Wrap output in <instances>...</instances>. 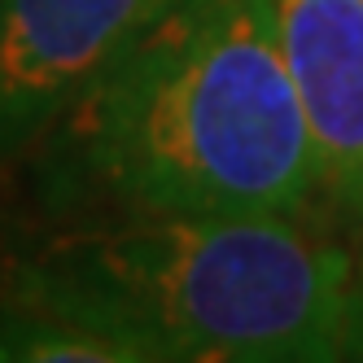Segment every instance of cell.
Instances as JSON below:
<instances>
[{
    "label": "cell",
    "mask_w": 363,
    "mask_h": 363,
    "mask_svg": "<svg viewBox=\"0 0 363 363\" xmlns=\"http://www.w3.org/2000/svg\"><path fill=\"white\" fill-rule=\"evenodd\" d=\"M35 197L79 215H306L315 145L276 0H171L35 145Z\"/></svg>",
    "instance_id": "6da1fadb"
},
{
    "label": "cell",
    "mask_w": 363,
    "mask_h": 363,
    "mask_svg": "<svg viewBox=\"0 0 363 363\" xmlns=\"http://www.w3.org/2000/svg\"><path fill=\"white\" fill-rule=\"evenodd\" d=\"M354 254L306 215H79L22 237L0 294L123 363L346 359Z\"/></svg>",
    "instance_id": "7a4b0ae2"
},
{
    "label": "cell",
    "mask_w": 363,
    "mask_h": 363,
    "mask_svg": "<svg viewBox=\"0 0 363 363\" xmlns=\"http://www.w3.org/2000/svg\"><path fill=\"white\" fill-rule=\"evenodd\" d=\"M171 0H0V167L79 106Z\"/></svg>",
    "instance_id": "3957f363"
},
{
    "label": "cell",
    "mask_w": 363,
    "mask_h": 363,
    "mask_svg": "<svg viewBox=\"0 0 363 363\" xmlns=\"http://www.w3.org/2000/svg\"><path fill=\"white\" fill-rule=\"evenodd\" d=\"M0 363H123L96 333L0 294Z\"/></svg>",
    "instance_id": "5b68a950"
},
{
    "label": "cell",
    "mask_w": 363,
    "mask_h": 363,
    "mask_svg": "<svg viewBox=\"0 0 363 363\" xmlns=\"http://www.w3.org/2000/svg\"><path fill=\"white\" fill-rule=\"evenodd\" d=\"M276 27L315 145L320 201L363 223V0H276Z\"/></svg>",
    "instance_id": "277c9868"
},
{
    "label": "cell",
    "mask_w": 363,
    "mask_h": 363,
    "mask_svg": "<svg viewBox=\"0 0 363 363\" xmlns=\"http://www.w3.org/2000/svg\"><path fill=\"white\" fill-rule=\"evenodd\" d=\"M346 359H363V263L354 276V302H350V333H346Z\"/></svg>",
    "instance_id": "8992f818"
}]
</instances>
